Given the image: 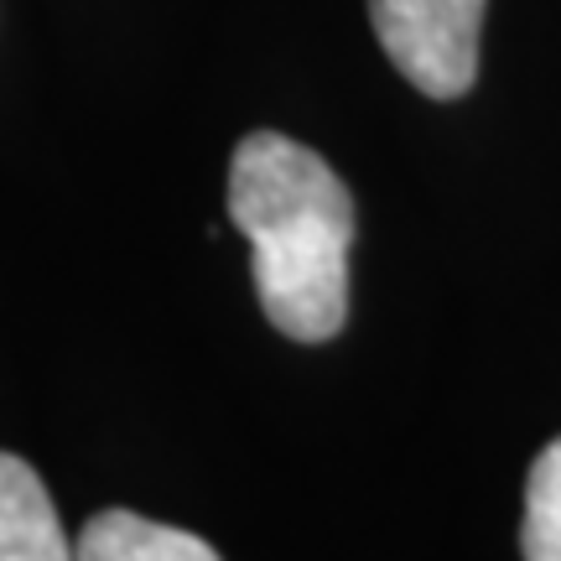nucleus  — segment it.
<instances>
[{"label": "nucleus", "instance_id": "obj_3", "mask_svg": "<svg viewBox=\"0 0 561 561\" xmlns=\"http://www.w3.org/2000/svg\"><path fill=\"white\" fill-rule=\"evenodd\" d=\"M0 561H79L32 462L0 453Z\"/></svg>", "mask_w": 561, "mask_h": 561}, {"label": "nucleus", "instance_id": "obj_4", "mask_svg": "<svg viewBox=\"0 0 561 561\" xmlns=\"http://www.w3.org/2000/svg\"><path fill=\"white\" fill-rule=\"evenodd\" d=\"M79 561H219V551L178 525L146 520L130 510H100L79 530Z\"/></svg>", "mask_w": 561, "mask_h": 561}, {"label": "nucleus", "instance_id": "obj_2", "mask_svg": "<svg viewBox=\"0 0 561 561\" xmlns=\"http://www.w3.org/2000/svg\"><path fill=\"white\" fill-rule=\"evenodd\" d=\"M489 0H369L385 58L426 100H462L479 79Z\"/></svg>", "mask_w": 561, "mask_h": 561}, {"label": "nucleus", "instance_id": "obj_1", "mask_svg": "<svg viewBox=\"0 0 561 561\" xmlns=\"http://www.w3.org/2000/svg\"><path fill=\"white\" fill-rule=\"evenodd\" d=\"M229 219L250 244L271 328L297 343L339 339L354 244V198L339 172L312 146L255 130L229 161Z\"/></svg>", "mask_w": 561, "mask_h": 561}, {"label": "nucleus", "instance_id": "obj_5", "mask_svg": "<svg viewBox=\"0 0 561 561\" xmlns=\"http://www.w3.org/2000/svg\"><path fill=\"white\" fill-rule=\"evenodd\" d=\"M520 541L525 561H561V437L530 462Z\"/></svg>", "mask_w": 561, "mask_h": 561}]
</instances>
